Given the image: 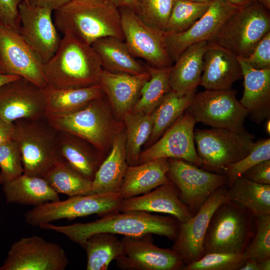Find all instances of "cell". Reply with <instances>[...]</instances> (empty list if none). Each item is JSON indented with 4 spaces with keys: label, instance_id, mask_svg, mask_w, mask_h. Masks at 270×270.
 <instances>
[{
    "label": "cell",
    "instance_id": "1",
    "mask_svg": "<svg viewBox=\"0 0 270 270\" xmlns=\"http://www.w3.org/2000/svg\"><path fill=\"white\" fill-rule=\"evenodd\" d=\"M179 227L180 222L172 216L152 214L143 211H116L92 222L66 226L48 223L39 226L63 234L82 247L88 237L98 233H111L126 236L156 234L174 241Z\"/></svg>",
    "mask_w": 270,
    "mask_h": 270
},
{
    "label": "cell",
    "instance_id": "2",
    "mask_svg": "<svg viewBox=\"0 0 270 270\" xmlns=\"http://www.w3.org/2000/svg\"><path fill=\"white\" fill-rule=\"evenodd\" d=\"M54 14L62 35L70 34L89 45L106 36L124 40L120 8L113 0H71Z\"/></svg>",
    "mask_w": 270,
    "mask_h": 270
},
{
    "label": "cell",
    "instance_id": "3",
    "mask_svg": "<svg viewBox=\"0 0 270 270\" xmlns=\"http://www.w3.org/2000/svg\"><path fill=\"white\" fill-rule=\"evenodd\" d=\"M103 70L92 46L68 34L63 35L54 54L44 64L47 86L54 88L98 84Z\"/></svg>",
    "mask_w": 270,
    "mask_h": 270
},
{
    "label": "cell",
    "instance_id": "4",
    "mask_svg": "<svg viewBox=\"0 0 270 270\" xmlns=\"http://www.w3.org/2000/svg\"><path fill=\"white\" fill-rule=\"evenodd\" d=\"M13 140L22 156L24 174L43 178L56 162L63 159L58 148V132L41 119H20L14 122Z\"/></svg>",
    "mask_w": 270,
    "mask_h": 270
},
{
    "label": "cell",
    "instance_id": "5",
    "mask_svg": "<svg viewBox=\"0 0 270 270\" xmlns=\"http://www.w3.org/2000/svg\"><path fill=\"white\" fill-rule=\"evenodd\" d=\"M254 231V216L228 200L216 209L210 218L204 253H243Z\"/></svg>",
    "mask_w": 270,
    "mask_h": 270
},
{
    "label": "cell",
    "instance_id": "6",
    "mask_svg": "<svg viewBox=\"0 0 270 270\" xmlns=\"http://www.w3.org/2000/svg\"><path fill=\"white\" fill-rule=\"evenodd\" d=\"M194 135L200 167L220 174L225 166L247 156L254 144V135L246 130L197 129Z\"/></svg>",
    "mask_w": 270,
    "mask_h": 270
},
{
    "label": "cell",
    "instance_id": "7",
    "mask_svg": "<svg viewBox=\"0 0 270 270\" xmlns=\"http://www.w3.org/2000/svg\"><path fill=\"white\" fill-rule=\"evenodd\" d=\"M268 32L270 16L268 10L259 3L252 2L232 14L211 42L226 48L237 57L246 58Z\"/></svg>",
    "mask_w": 270,
    "mask_h": 270
},
{
    "label": "cell",
    "instance_id": "8",
    "mask_svg": "<svg viewBox=\"0 0 270 270\" xmlns=\"http://www.w3.org/2000/svg\"><path fill=\"white\" fill-rule=\"evenodd\" d=\"M102 97L90 102L85 107L70 114L46 118L57 132L70 133L104 152L118 132Z\"/></svg>",
    "mask_w": 270,
    "mask_h": 270
},
{
    "label": "cell",
    "instance_id": "9",
    "mask_svg": "<svg viewBox=\"0 0 270 270\" xmlns=\"http://www.w3.org/2000/svg\"><path fill=\"white\" fill-rule=\"evenodd\" d=\"M122 200L118 193L76 196L35 206L25 212L24 217L27 224L36 227L58 220H71L93 214L102 217L118 211Z\"/></svg>",
    "mask_w": 270,
    "mask_h": 270
},
{
    "label": "cell",
    "instance_id": "10",
    "mask_svg": "<svg viewBox=\"0 0 270 270\" xmlns=\"http://www.w3.org/2000/svg\"><path fill=\"white\" fill-rule=\"evenodd\" d=\"M124 42L131 54L156 68H170L172 60L167 47L166 32L142 20L134 10L120 8Z\"/></svg>",
    "mask_w": 270,
    "mask_h": 270
},
{
    "label": "cell",
    "instance_id": "11",
    "mask_svg": "<svg viewBox=\"0 0 270 270\" xmlns=\"http://www.w3.org/2000/svg\"><path fill=\"white\" fill-rule=\"evenodd\" d=\"M187 110L197 122L236 132L246 130L244 124L248 110L232 88L206 90L195 94Z\"/></svg>",
    "mask_w": 270,
    "mask_h": 270
},
{
    "label": "cell",
    "instance_id": "12",
    "mask_svg": "<svg viewBox=\"0 0 270 270\" xmlns=\"http://www.w3.org/2000/svg\"><path fill=\"white\" fill-rule=\"evenodd\" d=\"M168 162L167 176L194 215L212 194L226 184L223 174L208 172L180 159L169 158Z\"/></svg>",
    "mask_w": 270,
    "mask_h": 270
},
{
    "label": "cell",
    "instance_id": "13",
    "mask_svg": "<svg viewBox=\"0 0 270 270\" xmlns=\"http://www.w3.org/2000/svg\"><path fill=\"white\" fill-rule=\"evenodd\" d=\"M68 264L66 254L59 244L33 235L11 246L0 270H64Z\"/></svg>",
    "mask_w": 270,
    "mask_h": 270
},
{
    "label": "cell",
    "instance_id": "14",
    "mask_svg": "<svg viewBox=\"0 0 270 270\" xmlns=\"http://www.w3.org/2000/svg\"><path fill=\"white\" fill-rule=\"evenodd\" d=\"M0 70L18 76L37 86L47 84L44 64L20 34L0 22Z\"/></svg>",
    "mask_w": 270,
    "mask_h": 270
},
{
    "label": "cell",
    "instance_id": "15",
    "mask_svg": "<svg viewBox=\"0 0 270 270\" xmlns=\"http://www.w3.org/2000/svg\"><path fill=\"white\" fill-rule=\"evenodd\" d=\"M53 12L48 8L32 6L24 0L18 6L19 34L44 64L54 54L62 40Z\"/></svg>",
    "mask_w": 270,
    "mask_h": 270
},
{
    "label": "cell",
    "instance_id": "16",
    "mask_svg": "<svg viewBox=\"0 0 270 270\" xmlns=\"http://www.w3.org/2000/svg\"><path fill=\"white\" fill-rule=\"evenodd\" d=\"M225 186L212 194L186 222H180L178 234L172 249L181 256L184 265L204 254V242L210 218L221 204L230 200Z\"/></svg>",
    "mask_w": 270,
    "mask_h": 270
},
{
    "label": "cell",
    "instance_id": "17",
    "mask_svg": "<svg viewBox=\"0 0 270 270\" xmlns=\"http://www.w3.org/2000/svg\"><path fill=\"white\" fill-rule=\"evenodd\" d=\"M124 250L116 260L119 268L126 270H179L184 265L181 256L172 249L154 244L152 234L124 236Z\"/></svg>",
    "mask_w": 270,
    "mask_h": 270
},
{
    "label": "cell",
    "instance_id": "18",
    "mask_svg": "<svg viewBox=\"0 0 270 270\" xmlns=\"http://www.w3.org/2000/svg\"><path fill=\"white\" fill-rule=\"evenodd\" d=\"M196 123L188 112L182 114L156 141L140 153L138 164L158 158H172L200 167L194 135Z\"/></svg>",
    "mask_w": 270,
    "mask_h": 270
},
{
    "label": "cell",
    "instance_id": "19",
    "mask_svg": "<svg viewBox=\"0 0 270 270\" xmlns=\"http://www.w3.org/2000/svg\"><path fill=\"white\" fill-rule=\"evenodd\" d=\"M239 8L228 0H212L204 14L188 30L180 33L166 32L167 47L173 62L190 46L212 41L226 21Z\"/></svg>",
    "mask_w": 270,
    "mask_h": 270
},
{
    "label": "cell",
    "instance_id": "20",
    "mask_svg": "<svg viewBox=\"0 0 270 270\" xmlns=\"http://www.w3.org/2000/svg\"><path fill=\"white\" fill-rule=\"evenodd\" d=\"M40 88L22 78L0 87V117L14 122L45 118V96Z\"/></svg>",
    "mask_w": 270,
    "mask_h": 270
},
{
    "label": "cell",
    "instance_id": "21",
    "mask_svg": "<svg viewBox=\"0 0 270 270\" xmlns=\"http://www.w3.org/2000/svg\"><path fill=\"white\" fill-rule=\"evenodd\" d=\"M118 211L164 213L175 218L180 223L194 216L181 200L177 188L170 180L142 196L122 200Z\"/></svg>",
    "mask_w": 270,
    "mask_h": 270
},
{
    "label": "cell",
    "instance_id": "22",
    "mask_svg": "<svg viewBox=\"0 0 270 270\" xmlns=\"http://www.w3.org/2000/svg\"><path fill=\"white\" fill-rule=\"evenodd\" d=\"M203 70L199 85L206 90L232 88L242 76L238 57L213 42H208L204 54Z\"/></svg>",
    "mask_w": 270,
    "mask_h": 270
},
{
    "label": "cell",
    "instance_id": "23",
    "mask_svg": "<svg viewBox=\"0 0 270 270\" xmlns=\"http://www.w3.org/2000/svg\"><path fill=\"white\" fill-rule=\"evenodd\" d=\"M238 58L244 78V90L240 102L250 118L260 124L270 116V68L256 69L243 58Z\"/></svg>",
    "mask_w": 270,
    "mask_h": 270
},
{
    "label": "cell",
    "instance_id": "24",
    "mask_svg": "<svg viewBox=\"0 0 270 270\" xmlns=\"http://www.w3.org/2000/svg\"><path fill=\"white\" fill-rule=\"evenodd\" d=\"M150 78L148 70L138 74L113 73L103 70L99 84L107 95L116 114L123 118L132 111L139 98L141 88Z\"/></svg>",
    "mask_w": 270,
    "mask_h": 270
},
{
    "label": "cell",
    "instance_id": "25",
    "mask_svg": "<svg viewBox=\"0 0 270 270\" xmlns=\"http://www.w3.org/2000/svg\"><path fill=\"white\" fill-rule=\"evenodd\" d=\"M168 158L128 166L118 194L122 200L146 194L170 181Z\"/></svg>",
    "mask_w": 270,
    "mask_h": 270
},
{
    "label": "cell",
    "instance_id": "26",
    "mask_svg": "<svg viewBox=\"0 0 270 270\" xmlns=\"http://www.w3.org/2000/svg\"><path fill=\"white\" fill-rule=\"evenodd\" d=\"M111 150L104 159L92 181L93 193H118L128 166L126 158L125 132L113 138Z\"/></svg>",
    "mask_w": 270,
    "mask_h": 270
},
{
    "label": "cell",
    "instance_id": "27",
    "mask_svg": "<svg viewBox=\"0 0 270 270\" xmlns=\"http://www.w3.org/2000/svg\"><path fill=\"white\" fill-rule=\"evenodd\" d=\"M45 118L66 116L85 107L92 100L102 97L104 92L98 84L82 88H44Z\"/></svg>",
    "mask_w": 270,
    "mask_h": 270
},
{
    "label": "cell",
    "instance_id": "28",
    "mask_svg": "<svg viewBox=\"0 0 270 270\" xmlns=\"http://www.w3.org/2000/svg\"><path fill=\"white\" fill-rule=\"evenodd\" d=\"M208 42L193 44L186 48L174 62L170 72L172 90L186 93L196 90L203 70L204 54Z\"/></svg>",
    "mask_w": 270,
    "mask_h": 270
},
{
    "label": "cell",
    "instance_id": "29",
    "mask_svg": "<svg viewBox=\"0 0 270 270\" xmlns=\"http://www.w3.org/2000/svg\"><path fill=\"white\" fill-rule=\"evenodd\" d=\"M91 46L100 58L104 70L130 74H138L147 71L146 64L137 60L121 39L106 36L96 40Z\"/></svg>",
    "mask_w": 270,
    "mask_h": 270
},
{
    "label": "cell",
    "instance_id": "30",
    "mask_svg": "<svg viewBox=\"0 0 270 270\" xmlns=\"http://www.w3.org/2000/svg\"><path fill=\"white\" fill-rule=\"evenodd\" d=\"M2 191L8 204L34 206L60 200L56 192L44 178L28 176L24 174L2 185Z\"/></svg>",
    "mask_w": 270,
    "mask_h": 270
},
{
    "label": "cell",
    "instance_id": "31",
    "mask_svg": "<svg viewBox=\"0 0 270 270\" xmlns=\"http://www.w3.org/2000/svg\"><path fill=\"white\" fill-rule=\"evenodd\" d=\"M58 148L62 158L84 176L92 181L104 160L86 144V140L70 133L58 132Z\"/></svg>",
    "mask_w": 270,
    "mask_h": 270
},
{
    "label": "cell",
    "instance_id": "32",
    "mask_svg": "<svg viewBox=\"0 0 270 270\" xmlns=\"http://www.w3.org/2000/svg\"><path fill=\"white\" fill-rule=\"evenodd\" d=\"M230 200L254 216L270 213V184H263L242 176L228 188Z\"/></svg>",
    "mask_w": 270,
    "mask_h": 270
},
{
    "label": "cell",
    "instance_id": "33",
    "mask_svg": "<svg viewBox=\"0 0 270 270\" xmlns=\"http://www.w3.org/2000/svg\"><path fill=\"white\" fill-rule=\"evenodd\" d=\"M196 90L179 93L172 90L167 93L152 112L153 128L148 140L152 144L170 128L190 106Z\"/></svg>",
    "mask_w": 270,
    "mask_h": 270
},
{
    "label": "cell",
    "instance_id": "34",
    "mask_svg": "<svg viewBox=\"0 0 270 270\" xmlns=\"http://www.w3.org/2000/svg\"><path fill=\"white\" fill-rule=\"evenodd\" d=\"M43 178L58 194L72 197L94 194L92 181L77 172L64 158L54 164Z\"/></svg>",
    "mask_w": 270,
    "mask_h": 270
},
{
    "label": "cell",
    "instance_id": "35",
    "mask_svg": "<svg viewBox=\"0 0 270 270\" xmlns=\"http://www.w3.org/2000/svg\"><path fill=\"white\" fill-rule=\"evenodd\" d=\"M82 248L86 254L87 270H106L122 254L124 245L116 234L98 233L88 237Z\"/></svg>",
    "mask_w": 270,
    "mask_h": 270
},
{
    "label": "cell",
    "instance_id": "36",
    "mask_svg": "<svg viewBox=\"0 0 270 270\" xmlns=\"http://www.w3.org/2000/svg\"><path fill=\"white\" fill-rule=\"evenodd\" d=\"M146 66L150 78L141 88L139 98L131 111L133 112L151 114L172 90L170 80L172 67L156 68L146 64Z\"/></svg>",
    "mask_w": 270,
    "mask_h": 270
},
{
    "label": "cell",
    "instance_id": "37",
    "mask_svg": "<svg viewBox=\"0 0 270 270\" xmlns=\"http://www.w3.org/2000/svg\"><path fill=\"white\" fill-rule=\"evenodd\" d=\"M126 131V158L128 166L138 164L142 145L149 139L153 128L151 114H126L123 118Z\"/></svg>",
    "mask_w": 270,
    "mask_h": 270
},
{
    "label": "cell",
    "instance_id": "38",
    "mask_svg": "<svg viewBox=\"0 0 270 270\" xmlns=\"http://www.w3.org/2000/svg\"><path fill=\"white\" fill-rule=\"evenodd\" d=\"M211 2H197L174 0L164 32L176 34L186 30L204 14Z\"/></svg>",
    "mask_w": 270,
    "mask_h": 270
},
{
    "label": "cell",
    "instance_id": "39",
    "mask_svg": "<svg viewBox=\"0 0 270 270\" xmlns=\"http://www.w3.org/2000/svg\"><path fill=\"white\" fill-rule=\"evenodd\" d=\"M270 160V139H261L254 144L250 152L242 160L226 165L222 174L226 178L228 187L248 169L264 160Z\"/></svg>",
    "mask_w": 270,
    "mask_h": 270
},
{
    "label": "cell",
    "instance_id": "40",
    "mask_svg": "<svg viewBox=\"0 0 270 270\" xmlns=\"http://www.w3.org/2000/svg\"><path fill=\"white\" fill-rule=\"evenodd\" d=\"M246 260L243 253H208L199 260L184 265L181 270H240Z\"/></svg>",
    "mask_w": 270,
    "mask_h": 270
},
{
    "label": "cell",
    "instance_id": "41",
    "mask_svg": "<svg viewBox=\"0 0 270 270\" xmlns=\"http://www.w3.org/2000/svg\"><path fill=\"white\" fill-rule=\"evenodd\" d=\"M254 234L244 254L247 258L270 257V213L254 216Z\"/></svg>",
    "mask_w": 270,
    "mask_h": 270
},
{
    "label": "cell",
    "instance_id": "42",
    "mask_svg": "<svg viewBox=\"0 0 270 270\" xmlns=\"http://www.w3.org/2000/svg\"><path fill=\"white\" fill-rule=\"evenodd\" d=\"M139 17L148 24L164 31L174 0H137Z\"/></svg>",
    "mask_w": 270,
    "mask_h": 270
},
{
    "label": "cell",
    "instance_id": "43",
    "mask_svg": "<svg viewBox=\"0 0 270 270\" xmlns=\"http://www.w3.org/2000/svg\"><path fill=\"white\" fill-rule=\"evenodd\" d=\"M0 184L2 185L24 174L21 154L13 140L0 146Z\"/></svg>",
    "mask_w": 270,
    "mask_h": 270
},
{
    "label": "cell",
    "instance_id": "44",
    "mask_svg": "<svg viewBox=\"0 0 270 270\" xmlns=\"http://www.w3.org/2000/svg\"><path fill=\"white\" fill-rule=\"evenodd\" d=\"M243 59L254 68H270V32L262 38L252 53Z\"/></svg>",
    "mask_w": 270,
    "mask_h": 270
},
{
    "label": "cell",
    "instance_id": "45",
    "mask_svg": "<svg viewBox=\"0 0 270 270\" xmlns=\"http://www.w3.org/2000/svg\"><path fill=\"white\" fill-rule=\"evenodd\" d=\"M22 0H0V22L19 33L18 6Z\"/></svg>",
    "mask_w": 270,
    "mask_h": 270
},
{
    "label": "cell",
    "instance_id": "46",
    "mask_svg": "<svg viewBox=\"0 0 270 270\" xmlns=\"http://www.w3.org/2000/svg\"><path fill=\"white\" fill-rule=\"evenodd\" d=\"M242 176L258 184H270V160L262 161L253 166Z\"/></svg>",
    "mask_w": 270,
    "mask_h": 270
},
{
    "label": "cell",
    "instance_id": "47",
    "mask_svg": "<svg viewBox=\"0 0 270 270\" xmlns=\"http://www.w3.org/2000/svg\"><path fill=\"white\" fill-rule=\"evenodd\" d=\"M14 122H8L0 117V146L13 140Z\"/></svg>",
    "mask_w": 270,
    "mask_h": 270
},
{
    "label": "cell",
    "instance_id": "48",
    "mask_svg": "<svg viewBox=\"0 0 270 270\" xmlns=\"http://www.w3.org/2000/svg\"><path fill=\"white\" fill-rule=\"evenodd\" d=\"M27 4L34 6L44 7L53 12L62 7L71 0H22Z\"/></svg>",
    "mask_w": 270,
    "mask_h": 270
},
{
    "label": "cell",
    "instance_id": "49",
    "mask_svg": "<svg viewBox=\"0 0 270 270\" xmlns=\"http://www.w3.org/2000/svg\"><path fill=\"white\" fill-rule=\"evenodd\" d=\"M118 6L131 8L136 12L138 10L137 0H113Z\"/></svg>",
    "mask_w": 270,
    "mask_h": 270
},
{
    "label": "cell",
    "instance_id": "50",
    "mask_svg": "<svg viewBox=\"0 0 270 270\" xmlns=\"http://www.w3.org/2000/svg\"><path fill=\"white\" fill-rule=\"evenodd\" d=\"M240 270H259L258 260L247 258L244 265Z\"/></svg>",
    "mask_w": 270,
    "mask_h": 270
},
{
    "label": "cell",
    "instance_id": "51",
    "mask_svg": "<svg viewBox=\"0 0 270 270\" xmlns=\"http://www.w3.org/2000/svg\"><path fill=\"white\" fill-rule=\"evenodd\" d=\"M20 78L18 76L6 74L0 70V87Z\"/></svg>",
    "mask_w": 270,
    "mask_h": 270
},
{
    "label": "cell",
    "instance_id": "52",
    "mask_svg": "<svg viewBox=\"0 0 270 270\" xmlns=\"http://www.w3.org/2000/svg\"><path fill=\"white\" fill-rule=\"evenodd\" d=\"M259 270H270V257L258 260Z\"/></svg>",
    "mask_w": 270,
    "mask_h": 270
},
{
    "label": "cell",
    "instance_id": "53",
    "mask_svg": "<svg viewBox=\"0 0 270 270\" xmlns=\"http://www.w3.org/2000/svg\"><path fill=\"white\" fill-rule=\"evenodd\" d=\"M231 4L238 8H243L254 2V0H228Z\"/></svg>",
    "mask_w": 270,
    "mask_h": 270
},
{
    "label": "cell",
    "instance_id": "54",
    "mask_svg": "<svg viewBox=\"0 0 270 270\" xmlns=\"http://www.w3.org/2000/svg\"><path fill=\"white\" fill-rule=\"evenodd\" d=\"M253 1L259 3L267 10H270V0H254Z\"/></svg>",
    "mask_w": 270,
    "mask_h": 270
},
{
    "label": "cell",
    "instance_id": "55",
    "mask_svg": "<svg viewBox=\"0 0 270 270\" xmlns=\"http://www.w3.org/2000/svg\"><path fill=\"white\" fill-rule=\"evenodd\" d=\"M266 130L267 133L270 134V118L267 120L266 124Z\"/></svg>",
    "mask_w": 270,
    "mask_h": 270
},
{
    "label": "cell",
    "instance_id": "56",
    "mask_svg": "<svg viewBox=\"0 0 270 270\" xmlns=\"http://www.w3.org/2000/svg\"><path fill=\"white\" fill-rule=\"evenodd\" d=\"M186 0L197 2H211L212 0Z\"/></svg>",
    "mask_w": 270,
    "mask_h": 270
},
{
    "label": "cell",
    "instance_id": "57",
    "mask_svg": "<svg viewBox=\"0 0 270 270\" xmlns=\"http://www.w3.org/2000/svg\"></svg>",
    "mask_w": 270,
    "mask_h": 270
}]
</instances>
